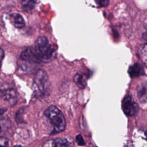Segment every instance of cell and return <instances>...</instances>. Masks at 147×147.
<instances>
[{
	"mask_svg": "<svg viewBox=\"0 0 147 147\" xmlns=\"http://www.w3.org/2000/svg\"><path fill=\"white\" fill-rule=\"evenodd\" d=\"M33 49L37 63H48L55 58V51L49 44L48 38L44 36L37 39Z\"/></svg>",
	"mask_w": 147,
	"mask_h": 147,
	"instance_id": "cell-1",
	"label": "cell"
},
{
	"mask_svg": "<svg viewBox=\"0 0 147 147\" xmlns=\"http://www.w3.org/2000/svg\"><path fill=\"white\" fill-rule=\"evenodd\" d=\"M53 126V134L63 131L65 129L66 122L62 112L55 106L48 107L44 113Z\"/></svg>",
	"mask_w": 147,
	"mask_h": 147,
	"instance_id": "cell-2",
	"label": "cell"
},
{
	"mask_svg": "<svg viewBox=\"0 0 147 147\" xmlns=\"http://www.w3.org/2000/svg\"><path fill=\"white\" fill-rule=\"evenodd\" d=\"M50 83L47 73L44 69H39L35 76L34 91L40 96H45L49 92Z\"/></svg>",
	"mask_w": 147,
	"mask_h": 147,
	"instance_id": "cell-3",
	"label": "cell"
},
{
	"mask_svg": "<svg viewBox=\"0 0 147 147\" xmlns=\"http://www.w3.org/2000/svg\"><path fill=\"white\" fill-rule=\"evenodd\" d=\"M0 96L4 100L10 104H14L16 102L17 93L16 90L10 87L6 83L0 84Z\"/></svg>",
	"mask_w": 147,
	"mask_h": 147,
	"instance_id": "cell-4",
	"label": "cell"
},
{
	"mask_svg": "<svg viewBox=\"0 0 147 147\" xmlns=\"http://www.w3.org/2000/svg\"><path fill=\"white\" fill-rule=\"evenodd\" d=\"M122 108L123 113L127 116H133L138 111V106L134 101L131 96L126 95L122 102Z\"/></svg>",
	"mask_w": 147,
	"mask_h": 147,
	"instance_id": "cell-5",
	"label": "cell"
},
{
	"mask_svg": "<svg viewBox=\"0 0 147 147\" xmlns=\"http://www.w3.org/2000/svg\"><path fill=\"white\" fill-rule=\"evenodd\" d=\"M21 59L26 62L37 63L35 57L33 47H29L25 49L21 54Z\"/></svg>",
	"mask_w": 147,
	"mask_h": 147,
	"instance_id": "cell-6",
	"label": "cell"
},
{
	"mask_svg": "<svg viewBox=\"0 0 147 147\" xmlns=\"http://www.w3.org/2000/svg\"><path fill=\"white\" fill-rule=\"evenodd\" d=\"M128 73L132 78L138 77L144 74L143 67L139 63H135L130 66L128 70Z\"/></svg>",
	"mask_w": 147,
	"mask_h": 147,
	"instance_id": "cell-7",
	"label": "cell"
},
{
	"mask_svg": "<svg viewBox=\"0 0 147 147\" xmlns=\"http://www.w3.org/2000/svg\"><path fill=\"white\" fill-rule=\"evenodd\" d=\"M38 0H21L23 10L26 12L30 13L34 9Z\"/></svg>",
	"mask_w": 147,
	"mask_h": 147,
	"instance_id": "cell-8",
	"label": "cell"
},
{
	"mask_svg": "<svg viewBox=\"0 0 147 147\" xmlns=\"http://www.w3.org/2000/svg\"><path fill=\"white\" fill-rule=\"evenodd\" d=\"M11 20L13 21V24L14 26L17 28L21 29L24 27L25 22L22 16L18 13L13 14L11 16Z\"/></svg>",
	"mask_w": 147,
	"mask_h": 147,
	"instance_id": "cell-9",
	"label": "cell"
},
{
	"mask_svg": "<svg viewBox=\"0 0 147 147\" xmlns=\"http://www.w3.org/2000/svg\"><path fill=\"white\" fill-rule=\"evenodd\" d=\"M11 122L7 118H0V134H3L10 127Z\"/></svg>",
	"mask_w": 147,
	"mask_h": 147,
	"instance_id": "cell-10",
	"label": "cell"
},
{
	"mask_svg": "<svg viewBox=\"0 0 147 147\" xmlns=\"http://www.w3.org/2000/svg\"><path fill=\"white\" fill-rule=\"evenodd\" d=\"M74 82L80 88H84L86 86V81L83 75L77 74L73 78Z\"/></svg>",
	"mask_w": 147,
	"mask_h": 147,
	"instance_id": "cell-11",
	"label": "cell"
},
{
	"mask_svg": "<svg viewBox=\"0 0 147 147\" xmlns=\"http://www.w3.org/2000/svg\"><path fill=\"white\" fill-rule=\"evenodd\" d=\"M55 141L57 147H67L70 145L69 142L63 138H57L55 139Z\"/></svg>",
	"mask_w": 147,
	"mask_h": 147,
	"instance_id": "cell-12",
	"label": "cell"
},
{
	"mask_svg": "<svg viewBox=\"0 0 147 147\" xmlns=\"http://www.w3.org/2000/svg\"><path fill=\"white\" fill-rule=\"evenodd\" d=\"M42 147H57L55 140H48L45 141Z\"/></svg>",
	"mask_w": 147,
	"mask_h": 147,
	"instance_id": "cell-13",
	"label": "cell"
},
{
	"mask_svg": "<svg viewBox=\"0 0 147 147\" xmlns=\"http://www.w3.org/2000/svg\"><path fill=\"white\" fill-rule=\"evenodd\" d=\"M76 142L78 144V145H80V146H83L85 145V141L81 134H79L76 136Z\"/></svg>",
	"mask_w": 147,
	"mask_h": 147,
	"instance_id": "cell-14",
	"label": "cell"
},
{
	"mask_svg": "<svg viewBox=\"0 0 147 147\" xmlns=\"http://www.w3.org/2000/svg\"><path fill=\"white\" fill-rule=\"evenodd\" d=\"M8 145V140L7 138L0 136V147H5L7 146Z\"/></svg>",
	"mask_w": 147,
	"mask_h": 147,
	"instance_id": "cell-15",
	"label": "cell"
},
{
	"mask_svg": "<svg viewBox=\"0 0 147 147\" xmlns=\"http://www.w3.org/2000/svg\"><path fill=\"white\" fill-rule=\"evenodd\" d=\"M141 56H142V59L145 61V63H146L145 62L146 60V44L143 45L142 47H141Z\"/></svg>",
	"mask_w": 147,
	"mask_h": 147,
	"instance_id": "cell-16",
	"label": "cell"
},
{
	"mask_svg": "<svg viewBox=\"0 0 147 147\" xmlns=\"http://www.w3.org/2000/svg\"><path fill=\"white\" fill-rule=\"evenodd\" d=\"M97 3L99 7H105L109 5V0H98Z\"/></svg>",
	"mask_w": 147,
	"mask_h": 147,
	"instance_id": "cell-17",
	"label": "cell"
},
{
	"mask_svg": "<svg viewBox=\"0 0 147 147\" xmlns=\"http://www.w3.org/2000/svg\"><path fill=\"white\" fill-rule=\"evenodd\" d=\"M4 55H5V53H4L3 50L2 48H0V67H1L2 62V60L3 59Z\"/></svg>",
	"mask_w": 147,
	"mask_h": 147,
	"instance_id": "cell-18",
	"label": "cell"
},
{
	"mask_svg": "<svg viewBox=\"0 0 147 147\" xmlns=\"http://www.w3.org/2000/svg\"><path fill=\"white\" fill-rule=\"evenodd\" d=\"M5 111H6V109H0V116L2 115L5 113Z\"/></svg>",
	"mask_w": 147,
	"mask_h": 147,
	"instance_id": "cell-19",
	"label": "cell"
},
{
	"mask_svg": "<svg viewBox=\"0 0 147 147\" xmlns=\"http://www.w3.org/2000/svg\"><path fill=\"white\" fill-rule=\"evenodd\" d=\"M14 147H21V146H20V145H17V146H15Z\"/></svg>",
	"mask_w": 147,
	"mask_h": 147,
	"instance_id": "cell-20",
	"label": "cell"
},
{
	"mask_svg": "<svg viewBox=\"0 0 147 147\" xmlns=\"http://www.w3.org/2000/svg\"><path fill=\"white\" fill-rule=\"evenodd\" d=\"M5 147H8V146H5Z\"/></svg>",
	"mask_w": 147,
	"mask_h": 147,
	"instance_id": "cell-21",
	"label": "cell"
}]
</instances>
